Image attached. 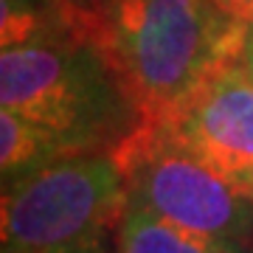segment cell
Segmentation results:
<instances>
[{"label": "cell", "mask_w": 253, "mask_h": 253, "mask_svg": "<svg viewBox=\"0 0 253 253\" xmlns=\"http://www.w3.org/2000/svg\"><path fill=\"white\" fill-rule=\"evenodd\" d=\"M161 129L253 197V71L245 54L211 73Z\"/></svg>", "instance_id": "5"}, {"label": "cell", "mask_w": 253, "mask_h": 253, "mask_svg": "<svg viewBox=\"0 0 253 253\" xmlns=\"http://www.w3.org/2000/svg\"><path fill=\"white\" fill-rule=\"evenodd\" d=\"M51 3L65 11V17L76 26V31L96 40V9L101 6V0H51Z\"/></svg>", "instance_id": "8"}, {"label": "cell", "mask_w": 253, "mask_h": 253, "mask_svg": "<svg viewBox=\"0 0 253 253\" xmlns=\"http://www.w3.org/2000/svg\"><path fill=\"white\" fill-rule=\"evenodd\" d=\"M245 62L251 65V71H253V34L248 37V42H245Z\"/></svg>", "instance_id": "10"}, {"label": "cell", "mask_w": 253, "mask_h": 253, "mask_svg": "<svg viewBox=\"0 0 253 253\" xmlns=\"http://www.w3.org/2000/svg\"><path fill=\"white\" fill-rule=\"evenodd\" d=\"M113 155L124 172L129 206L189 234L245 248L253 234V197L234 189L166 132L138 126Z\"/></svg>", "instance_id": "4"}, {"label": "cell", "mask_w": 253, "mask_h": 253, "mask_svg": "<svg viewBox=\"0 0 253 253\" xmlns=\"http://www.w3.org/2000/svg\"><path fill=\"white\" fill-rule=\"evenodd\" d=\"M126 203L113 149L62 155L3 183V253H107Z\"/></svg>", "instance_id": "3"}, {"label": "cell", "mask_w": 253, "mask_h": 253, "mask_svg": "<svg viewBox=\"0 0 253 253\" xmlns=\"http://www.w3.org/2000/svg\"><path fill=\"white\" fill-rule=\"evenodd\" d=\"M71 152V146L62 138H56L54 132L37 126L34 121H28L11 110L0 107V172H3V183Z\"/></svg>", "instance_id": "7"}, {"label": "cell", "mask_w": 253, "mask_h": 253, "mask_svg": "<svg viewBox=\"0 0 253 253\" xmlns=\"http://www.w3.org/2000/svg\"><path fill=\"white\" fill-rule=\"evenodd\" d=\"M219 6L248 31V37L253 34V0H219Z\"/></svg>", "instance_id": "9"}, {"label": "cell", "mask_w": 253, "mask_h": 253, "mask_svg": "<svg viewBox=\"0 0 253 253\" xmlns=\"http://www.w3.org/2000/svg\"><path fill=\"white\" fill-rule=\"evenodd\" d=\"M96 42L138 126H161L217 68L245 54L248 31L219 0H101Z\"/></svg>", "instance_id": "1"}, {"label": "cell", "mask_w": 253, "mask_h": 253, "mask_svg": "<svg viewBox=\"0 0 253 253\" xmlns=\"http://www.w3.org/2000/svg\"><path fill=\"white\" fill-rule=\"evenodd\" d=\"M0 107L54 132L73 152L116 149L141 124L104 48L73 28L0 48Z\"/></svg>", "instance_id": "2"}, {"label": "cell", "mask_w": 253, "mask_h": 253, "mask_svg": "<svg viewBox=\"0 0 253 253\" xmlns=\"http://www.w3.org/2000/svg\"><path fill=\"white\" fill-rule=\"evenodd\" d=\"M113 236H116V253H245V248L189 234L129 203Z\"/></svg>", "instance_id": "6"}]
</instances>
